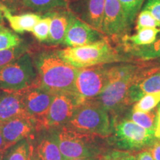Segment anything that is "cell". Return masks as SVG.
Returning a JSON list of instances; mask_svg holds the SVG:
<instances>
[{
  "instance_id": "16",
  "label": "cell",
  "mask_w": 160,
  "mask_h": 160,
  "mask_svg": "<svg viewBox=\"0 0 160 160\" xmlns=\"http://www.w3.org/2000/svg\"><path fill=\"white\" fill-rule=\"evenodd\" d=\"M51 17L50 32L48 39L45 42L48 46L63 45L66 33L74 15L68 8H61L48 12Z\"/></svg>"
},
{
  "instance_id": "23",
  "label": "cell",
  "mask_w": 160,
  "mask_h": 160,
  "mask_svg": "<svg viewBox=\"0 0 160 160\" xmlns=\"http://www.w3.org/2000/svg\"><path fill=\"white\" fill-rule=\"evenodd\" d=\"M30 147L28 139L22 140L5 151L2 160H28Z\"/></svg>"
},
{
  "instance_id": "1",
  "label": "cell",
  "mask_w": 160,
  "mask_h": 160,
  "mask_svg": "<svg viewBox=\"0 0 160 160\" xmlns=\"http://www.w3.org/2000/svg\"><path fill=\"white\" fill-rule=\"evenodd\" d=\"M31 53L37 71L35 84L53 94L73 93L79 69L66 62L57 48L32 45Z\"/></svg>"
},
{
  "instance_id": "9",
  "label": "cell",
  "mask_w": 160,
  "mask_h": 160,
  "mask_svg": "<svg viewBox=\"0 0 160 160\" xmlns=\"http://www.w3.org/2000/svg\"><path fill=\"white\" fill-rule=\"evenodd\" d=\"M54 94L49 93L34 83L23 89V100L28 115L37 126L45 128L46 119Z\"/></svg>"
},
{
  "instance_id": "41",
  "label": "cell",
  "mask_w": 160,
  "mask_h": 160,
  "mask_svg": "<svg viewBox=\"0 0 160 160\" xmlns=\"http://www.w3.org/2000/svg\"><path fill=\"white\" fill-rule=\"evenodd\" d=\"M3 27H5V24H4V22H0V29L2 28Z\"/></svg>"
},
{
  "instance_id": "39",
  "label": "cell",
  "mask_w": 160,
  "mask_h": 160,
  "mask_svg": "<svg viewBox=\"0 0 160 160\" xmlns=\"http://www.w3.org/2000/svg\"><path fill=\"white\" fill-rule=\"evenodd\" d=\"M101 157H86V158H79V159H74L71 160H100Z\"/></svg>"
},
{
  "instance_id": "25",
  "label": "cell",
  "mask_w": 160,
  "mask_h": 160,
  "mask_svg": "<svg viewBox=\"0 0 160 160\" xmlns=\"http://www.w3.org/2000/svg\"><path fill=\"white\" fill-rule=\"evenodd\" d=\"M157 108L146 113L133 112L131 111V113L128 115V117L144 128L154 131L156 122H157Z\"/></svg>"
},
{
  "instance_id": "35",
  "label": "cell",
  "mask_w": 160,
  "mask_h": 160,
  "mask_svg": "<svg viewBox=\"0 0 160 160\" xmlns=\"http://www.w3.org/2000/svg\"><path fill=\"white\" fill-rule=\"evenodd\" d=\"M136 160H154L149 150H142L136 155Z\"/></svg>"
},
{
  "instance_id": "21",
  "label": "cell",
  "mask_w": 160,
  "mask_h": 160,
  "mask_svg": "<svg viewBox=\"0 0 160 160\" xmlns=\"http://www.w3.org/2000/svg\"><path fill=\"white\" fill-rule=\"evenodd\" d=\"M32 45H33L28 42L23 41L20 45L14 48L0 51V69L16 61L25 53L31 51Z\"/></svg>"
},
{
  "instance_id": "2",
  "label": "cell",
  "mask_w": 160,
  "mask_h": 160,
  "mask_svg": "<svg viewBox=\"0 0 160 160\" xmlns=\"http://www.w3.org/2000/svg\"><path fill=\"white\" fill-rule=\"evenodd\" d=\"M64 160L101 157L111 151L108 138H102L76 131L67 125L54 133Z\"/></svg>"
},
{
  "instance_id": "5",
  "label": "cell",
  "mask_w": 160,
  "mask_h": 160,
  "mask_svg": "<svg viewBox=\"0 0 160 160\" xmlns=\"http://www.w3.org/2000/svg\"><path fill=\"white\" fill-rule=\"evenodd\" d=\"M65 125L81 133L102 138L110 137L113 131V122L108 112L94 100L82 103Z\"/></svg>"
},
{
  "instance_id": "26",
  "label": "cell",
  "mask_w": 160,
  "mask_h": 160,
  "mask_svg": "<svg viewBox=\"0 0 160 160\" xmlns=\"http://www.w3.org/2000/svg\"><path fill=\"white\" fill-rule=\"evenodd\" d=\"M159 103H160V91L148 93L136 102L131 111L146 113L155 109Z\"/></svg>"
},
{
  "instance_id": "30",
  "label": "cell",
  "mask_w": 160,
  "mask_h": 160,
  "mask_svg": "<svg viewBox=\"0 0 160 160\" xmlns=\"http://www.w3.org/2000/svg\"><path fill=\"white\" fill-rule=\"evenodd\" d=\"M144 28H160V25L148 11L142 9L138 14L136 29L139 31Z\"/></svg>"
},
{
  "instance_id": "3",
  "label": "cell",
  "mask_w": 160,
  "mask_h": 160,
  "mask_svg": "<svg viewBox=\"0 0 160 160\" xmlns=\"http://www.w3.org/2000/svg\"><path fill=\"white\" fill-rule=\"evenodd\" d=\"M159 70L160 68H142L131 77L108 84L103 91L93 100L108 112L113 123L132 105L129 99L132 86Z\"/></svg>"
},
{
  "instance_id": "32",
  "label": "cell",
  "mask_w": 160,
  "mask_h": 160,
  "mask_svg": "<svg viewBox=\"0 0 160 160\" xmlns=\"http://www.w3.org/2000/svg\"><path fill=\"white\" fill-rule=\"evenodd\" d=\"M142 9L148 11L160 25V0H145Z\"/></svg>"
},
{
  "instance_id": "19",
  "label": "cell",
  "mask_w": 160,
  "mask_h": 160,
  "mask_svg": "<svg viewBox=\"0 0 160 160\" xmlns=\"http://www.w3.org/2000/svg\"><path fill=\"white\" fill-rule=\"evenodd\" d=\"M25 11L42 15L61 8H68V0H22Z\"/></svg>"
},
{
  "instance_id": "10",
  "label": "cell",
  "mask_w": 160,
  "mask_h": 160,
  "mask_svg": "<svg viewBox=\"0 0 160 160\" xmlns=\"http://www.w3.org/2000/svg\"><path fill=\"white\" fill-rule=\"evenodd\" d=\"M81 104L79 99L73 93L56 94L50 106L45 128H59L67 125Z\"/></svg>"
},
{
  "instance_id": "31",
  "label": "cell",
  "mask_w": 160,
  "mask_h": 160,
  "mask_svg": "<svg viewBox=\"0 0 160 160\" xmlns=\"http://www.w3.org/2000/svg\"><path fill=\"white\" fill-rule=\"evenodd\" d=\"M100 160H136V156L130 151L111 150L102 156Z\"/></svg>"
},
{
  "instance_id": "6",
  "label": "cell",
  "mask_w": 160,
  "mask_h": 160,
  "mask_svg": "<svg viewBox=\"0 0 160 160\" xmlns=\"http://www.w3.org/2000/svg\"><path fill=\"white\" fill-rule=\"evenodd\" d=\"M111 146L120 151H139L148 148L156 139L154 131L141 127L128 118L117 121L108 137Z\"/></svg>"
},
{
  "instance_id": "8",
  "label": "cell",
  "mask_w": 160,
  "mask_h": 160,
  "mask_svg": "<svg viewBox=\"0 0 160 160\" xmlns=\"http://www.w3.org/2000/svg\"><path fill=\"white\" fill-rule=\"evenodd\" d=\"M108 64L79 69L73 93L81 103L95 99L108 83Z\"/></svg>"
},
{
  "instance_id": "33",
  "label": "cell",
  "mask_w": 160,
  "mask_h": 160,
  "mask_svg": "<svg viewBox=\"0 0 160 160\" xmlns=\"http://www.w3.org/2000/svg\"><path fill=\"white\" fill-rule=\"evenodd\" d=\"M0 5L5 7L12 13H21L25 11L22 0H0Z\"/></svg>"
},
{
  "instance_id": "34",
  "label": "cell",
  "mask_w": 160,
  "mask_h": 160,
  "mask_svg": "<svg viewBox=\"0 0 160 160\" xmlns=\"http://www.w3.org/2000/svg\"><path fill=\"white\" fill-rule=\"evenodd\" d=\"M152 157L154 160H160V139H157L153 141L151 145L148 147Z\"/></svg>"
},
{
  "instance_id": "20",
  "label": "cell",
  "mask_w": 160,
  "mask_h": 160,
  "mask_svg": "<svg viewBox=\"0 0 160 160\" xmlns=\"http://www.w3.org/2000/svg\"><path fill=\"white\" fill-rule=\"evenodd\" d=\"M36 150L40 160H64L54 134L40 140Z\"/></svg>"
},
{
  "instance_id": "27",
  "label": "cell",
  "mask_w": 160,
  "mask_h": 160,
  "mask_svg": "<svg viewBox=\"0 0 160 160\" xmlns=\"http://www.w3.org/2000/svg\"><path fill=\"white\" fill-rule=\"evenodd\" d=\"M23 42V39L15 32L3 27L0 29V51L14 48Z\"/></svg>"
},
{
  "instance_id": "11",
  "label": "cell",
  "mask_w": 160,
  "mask_h": 160,
  "mask_svg": "<svg viewBox=\"0 0 160 160\" xmlns=\"http://www.w3.org/2000/svg\"><path fill=\"white\" fill-rule=\"evenodd\" d=\"M105 0H68V8L78 19L101 31Z\"/></svg>"
},
{
  "instance_id": "22",
  "label": "cell",
  "mask_w": 160,
  "mask_h": 160,
  "mask_svg": "<svg viewBox=\"0 0 160 160\" xmlns=\"http://www.w3.org/2000/svg\"><path fill=\"white\" fill-rule=\"evenodd\" d=\"M160 28H144L131 37H126L125 41L130 42L133 46L141 47L153 44L157 40Z\"/></svg>"
},
{
  "instance_id": "42",
  "label": "cell",
  "mask_w": 160,
  "mask_h": 160,
  "mask_svg": "<svg viewBox=\"0 0 160 160\" xmlns=\"http://www.w3.org/2000/svg\"><path fill=\"white\" fill-rule=\"evenodd\" d=\"M3 153H0V160H2V158Z\"/></svg>"
},
{
  "instance_id": "40",
  "label": "cell",
  "mask_w": 160,
  "mask_h": 160,
  "mask_svg": "<svg viewBox=\"0 0 160 160\" xmlns=\"http://www.w3.org/2000/svg\"><path fill=\"white\" fill-rule=\"evenodd\" d=\"M0 22H4V17L1 9H0Z\"/></svg>"
},
{
  "instance_id": "15",
  "label": "cell",
  "mask_w": 160,
  "mask_h": 160,
  "mask_svg": "<svg viewBox=\"0 0 160 160\" xmlns=\"http://www.w3.org/2000/svg\"><path fill=\"white\" fill-rule=\"evenodd\" d=\"M17 118L31 119L24 105L23 89L19 91L0 90V122Z\"/></svg>"
},
{
  "instance_id": "18",
  "label": "cell",
  "mask_w": 160,
  "mask_h": 160,
  "mask_svg": "<svg viewBox=\"0 0 160 160\" xmlns=\"http://www.w3.org/2000/svg\"><path fill=\"white\" fill-rule=\"evenodd\" d=\"M160 91V71L156 72L136 83L131 87L129 99L131 104L135 103L140 98L148 93Z\"/></svg>"
},
{
  "instance_id": "38",
  "label": "cell",
  "mask_w": 160,
  "mask_h": 160,
  "mask_svg": "<svg viewBox=\"0 0 160 160\" xmlns=\"http://www.w3.org/2000/svg\"><path fill=\"white\" fill-rule=\"evenodd\" d=\"M5 153V149H4V139L2 133L1 128H0V153Z\"/></svg>"
},
{
  "instance_id": "36",
  "label": "cell",
  "mask_w": 160,
  "mask_h": 160,
  "mask_svg": "<svg viewBox=\"0 0 160 160\" xmlns=\"http://www.w3.org/2000/svg\"><path fill=\"white\" fill-rule=\"evenodd\" d=\"M154 135L157 139H160V105L157 108V122L154 129Z\"/></svg>"
},
{
  "instance_id": "17",
  "label": "cell",
  "mask_w": 160,
  "mask_h": 160,
  "mask_svg": "<svg viewBox=\"0 0 160 160\" xmlns=\"http://www.w3.org/2000/svg\"><path fill=\"white\" fill-rule=\"evenodd\" d=\"M4 18L8 22L10 27L17 33H24L25 32H32L34 26L41 19L42 15L33 12L14 14L2 5H0Z\"/></svg>"
},
{
  "instance_id": "7",
  "label": "cell",
  "mask_w": 160,
  "mask_h": 160,
  "mask_svg": "<svg viewBox=\"0 0 160 160\" xmlns=\"http://www.w3.org/2000/svg\"><path fill=\"white\" fill-rule=\"evenodd\" d=\"M37 71L31 51L0 69V90L19 91L35 83Z\"/></svg>"
},
{
  "instance_id": "24",
  "label": "cell",
  "mask_w": 160,
  "mask_h": 160,
  "mask_svg": "<svg viewBox=\"0 0 160 160\" xmlns=\"http://www.w3.org/2000/svg\"><path fill=\"white\" fill-rule=\"evenodd\" d=\"M137 48H129L128 51L137 58L142 60H150L160 58V39L153 44Z\"/></svg>"
},
{
  "instance_id": "37",
  "label": "cell",
  "mask_w": 160,
  "mask_h": 160,
  "mask_svg": "<svg viewBox=\"0 0 160 160\" xmlns=\"http://www.w3.org/2000/svg\"><path fill=\"white\" fill-rule=\"evenodd\" d=\"M28 160H40L39 156L37 154V150L33 145L31 144V147H30V155Z\"/></svg>"
},
{
  "instance_id": "13",
  "label": "cell",
  "mask_w": 160,
  "mask_h": 160,
  "mask_svg": "<svg viewBox=\"0 0 160 160\" xmlns=\"http://www.w3.org/2000/svg\"><path fill=\"white\" fill-rule=\"evenodd\" d=\"M105 35L91 25L74 17L70 24L63 45L67 47H79L105 39Z\"/></svg>"
},
{
  "instance_id": "28",
  "label": "cell",
  "mask_w": 160,
  "mask_h": 160,
  "mask_svg": "<svg viewBox=\"0 0 160 160\" xmlns=\"http://www.w3.org/2000/svg\"><path fill=\"white\" fill-rule=\"evenodd\" d=\"M127 19L128 27L133 25L145 0H119Z\"/></svg>"
},
{
  "instance_id": "12",
  "label": "cell",
  "mask_w": 160,
  "mask_h": 160,
  "mask_svg": "<svg viewBox=\"0 0 160 160\" xmlns=\"http://www.w3.org/2000/svg\"><path fill=\"white\" fill-rule=\"evenodd\" d=\"M125 12L119 0H105L101 32L111 37H119L129 29Z\"/></svg>"
},
{
  "instance_id": "14",
  "label": "cell",
  "mask_w": 160,
  "mask_h": 160,
  "mask_svg": "<svg viewBox=\"0 0 160 160\" xmlns=\"http://www.w3.org/2000/svg\"><path fill=\"white\" fill-rule=\"evenodd\" d=\"M4 139V149L7 151L22 140L27 139L37 128L33 121L26 118H17L0 122Z\"/></svg>"
},
{
  "instance_id": "29",
  "label": "cell",
  "mask_w": 160,
  "mask_h": 160,
  "mask_svg": "<svg viewBox=\"0 0 160 160\" xmlns=\"http://www.w3.org/2000/svg\"><path fill=\"white\" fill-rule=\"evenodd\" d=\"M51 22V17L48 13H44L33 28L32 33L39 42H45L48 38Z\"/></svg>"
},
{
  "instance_id": "4",
  "label": "cell",
  "mask_w": 160,
  "mask_h": 160,
  "mask_svg": "<svg viewBox=\"0 0 160 160\" xmlns=\"http://www.w3.org/2000/svg\"><path fill=\"white\" fill-rule=\"evenodd\" d=\"M57 53L66 62L78 69L125 60L112 47L106 38L89 45L57 48Z\"/></svg>"
}]
</instances>
